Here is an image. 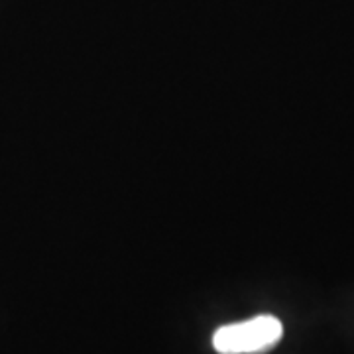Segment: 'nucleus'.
Returning a JSON list of instances; mask_svg holds the SVG:
<instances>
[{"label":"nucleus","mask_w":354,"mask_h":354,"mask_svg":"<svg viewBox=\"0 0 354 354\" xmlns=\"http://www.w3.org/2000/svg\"><path fill=\"white\" fill-rule=\"evenodd\" d=\"M283 335L281 321L274 315H258L225 325L213 335V346L218 354H260L274 348Z\"/></svg>","instance_id":"nucleus-1"}]
</instances>
